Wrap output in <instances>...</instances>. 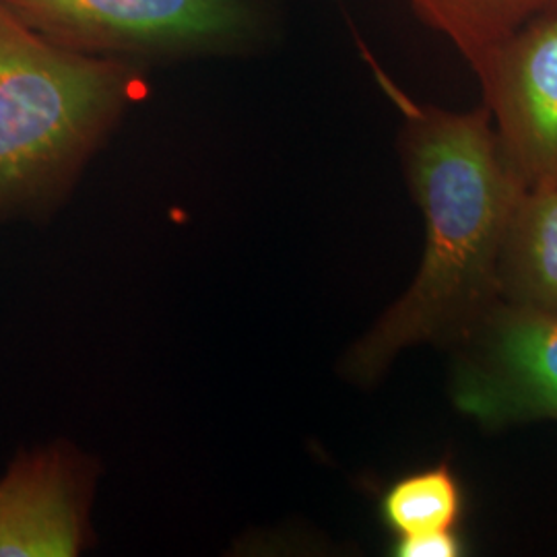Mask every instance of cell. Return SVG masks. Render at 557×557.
<instances>
[{"mask_svg":"<svg viewBox=\"0 0 557 557\" xmlns=\"http://www.w3.org/2000/svg\"><path fill=\"white\" fill-rule=\"evenodd\" d=\"M393 94L405 114L400 158L425 244L409 289L345 359V372L359 384L379 380L419 343L455 345L502 301V252L529 190L485 106L450 112Z\"/></svg>","mask_w":557,"mask_h":557,"instance_id":"obj_1","label":"cell"},{"mask_svg":"<svg viewBox=\"0 0 557 557\" xmlns=\"http://www.w3.org/2000/svg\"><path fill=\"white\" fill-rule=\"evenodd\" d=\"M140 89L131 62L59 46L0 0V220L59 199Z\"/></svg>","mask_w":557,"mask_h":557,"instance_id":"obj_2","label":"cell"},{"mask_svg":"<svg viewBox=\"0 0 557 557\" xmlns=\"http://www.w3.org/2000/svg\"><path fill=\"white\" fill-rule=\"evenodd\" d=\"M69 50L116 60L227 57L267 34L262 0H2Z\"/></svg>","mask_w":557,"mask_h":557,"instance_id":"obj_3","label":"cell"},{"mask_svg":"<svg viewBox=\"0 0 557 557\" xmlns=\"http://www.w3.org/2000/svg\"><path fill=\"white\" fill-rule=\"evenodd\" d=\"M450 393L458 411L499 430L557 421V317L498 301L455 343Z\"/></svg>","mask_w":557,"mask_h":557,"instance_id":"obj_4","label":"cell"},{"mask_svg":"<svg viewBox=\"0 0 557 557\" xmlns=\"http://www.w3.org/2000/svg\"><path fill=\"white\" fill-rule=\"evenodd\" d=\"M499 143L529 190H557V11L471 66Z\"/></svg>","mask_w":557,"mask_h":557,"instance_id":"obj_5","label":"cell"},{"mask_svg":"<svg viewBox=\"0 0 557 557\" xmlns=\"http://www.w3.org/2000/svg\"><path fill=\"white\" fill-rule=\"evenodd\" d=\"M87 498V467L73 450L21 453L0 479V557L77 556Z\"/></svg>","mask_w":557,"mask_h":557,"instance_id":"obj_6","label":"cell"},{"mask_svg":"<svg viewBox=\"0 0 557 557\" xmlns=\"http://www.w3.org/2000/svg\"><path fill=\"white\" fill-rule=\"evenodd\" d=\"M504 301L557 317V190H527L499 262Z\"/></svg>","mask_w":557,"mask_h":557,"instance_id":"obj_7","label":"cell"},{"mask_svg":"<svg viewBox=\"0 0 557 557\" xmlns=\"http://www.w3.org/2000/svg\"><path fill=\"white\" fill-rule=\"evenodd\" d=\"M423 25L450 41L469 66L522 27L557 11V0H407Z\"/></svg>","mask_w":557,"mask_h":557,"instance_id":"obj_8","label":"cell"},{"mask_svg":"<svg viewBox=\"0 0 557 557\" xmlns=\"http://www.w3.org/2000/svg\"><path fill=\"white\" fill-rule=\"evenodd\" d=\"M462 487L450 465L440 462L395 481L380 502L395 539L455 531L462 518Z\"/></svg>","mask_w":557,"mask_h":557,"instance_id":"obj_9","label":"cell"},{"mask_svg":"<svg viewBox=\"0 0 557 557\" xmlns=\"http://www.w3.org/2000/svg\"><path fill=\"white\" fill-rule=\"evenodd\" d=\"M393 549L398 557H460L465 554V541L460 529H455L419 537L395 539Z\"/></svg>","mask_w":557,"mask_h":557,"instance_id":"obj_10","label":"cell"}]
</instances>
